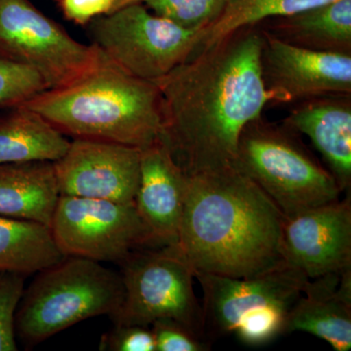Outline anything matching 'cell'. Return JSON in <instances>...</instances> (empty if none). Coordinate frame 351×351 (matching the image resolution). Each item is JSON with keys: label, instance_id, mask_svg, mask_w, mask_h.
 Listing matches in <instances>:
<instances>
[{"label": "cell", "instance_id": "1", "mask_svg": "<svg viewBox=\"0 0 351 351\" xmlns=\"http://www.w3.org/2000/svg\"><path fill=\"white\" fill-rule=\"evenodd\" d=\"M263 46L260 27H245L154 82L162 101V142L186 175L234 164L240 134L269 103Z\"/></svg>", "mask_w": 351, "mask_h": 351}, {"label": "cell", "instance_id": "2", "mask_svg": "<svg viewBox=\"0 0 351 351\" xmlns=\"http://www.w3.org/2000/svg\"><path fill=\"white\" fill-rule=\"evenodd\" d=\"M285 217L234 165L188 176L177 247L195 272L250 278L285 265Z\"/></svg>", "mask_w": 351, "mask_h": 351}, {"label": "cell", "instance_id": "3", "mask_svg": "<svg viewBox=\"0 0 351 351\" xmlns=\"http://www.w3.org/2000/svg\"><path fill=\"white\" fill-rule=\"evenodd\" d=\"M100 52L98 63L82 78L23 106L75 138L140 149L162 141V101L156 83L134 77Z\"/></svg>", "mask_w": 351, "mask_h": 351}, {"label": "cell", "instance_id": "4", "mask_svg": "<svg viewBox=\"0 0 351 351\" xmlns=\"http://www.w3.org/2000/svg\"><path fill=\"white\" fill-rule=\"evenodd\" d=\"M233 165L269 196L285 219L339 200L343 193L299 133L263 117L244 127Z\"/></svg>", "mask_w": 351, "mask_h": 351}, {"label": "cell", "instance_id": "5", "mask_svg": "<svg viewBox=\"0 0 351 351\" xmlns=\"http://www.w3.org/2000/svg\"><path fill=\"white\" fill-rule=\"evenodd\" d=\"M121 276L89 258L66 257L38 272L16 313V335L29 346L89 318L112 317L123 301Z\"/></svg>", "mask_w": 351, "mask_h": 351}, {"label": "cell", "instance_id": "6", "mask_svg": "<svg viewBox=\"0 0 351 351\" xmlns=\"http://www.w3.org/2000/svg\"><path fill=\"white\" fill-rule=\"evenodd\" d=\"M121 263L124 295L112 316L114 324L149 327L171 318L205 338L202 306L193 288L195 270L175 245L138 249Z\"/></svg>", "mask_w": 351, "mask_h": 351}, {"label": "cell", "instance_id": "7", "mask_svg": "<svg viewBox=\"0 0 351 351\" xmlns=\"http://www.w3.org/2000/svg\"><path fill=\"white\" fill-rule=\"evenodd\" d=\"M96 45L125 73L154 82L193 54L198 32L149 12L142 2L89 23Z\"/></svg>", "mask_w": 351, "mask_h": 351}, {"label": "cell", "instance_id": "8", "mask_svg": "<svg viewBox=\"0 0 351 351\" xmlns=\"http://www.w3.org/2000/svg\"><path fill=\"white\" fill-rule=\"evenodd\" d=\"M0 51L36 71L47 90L82 78L101 54L93 43L69 36L29 0H0Z\"/></svg>", "mask_w": 351, "mask_h": 351}, {"label": "cell", "instance_id": "9", "mask_svg": "<svg viewBox=\"0 0 351 351\" xmlns=\"http://www.w3.org/2000/svg\"><path fill=\"white\" fill-rule=\"evenodd\" d=\"M51 232L66 257L121 263L154 245L135 204L60 195Z\"/></svg>", "mask_w": 351, "mask_h": 351}, {"label": "cell", "instance_id": "10", "mask_svg": "<svg viewBox=\"0 0 351 351\" xmlns=\"http://www.w3.org/2000/svg\"><path fill=\"white\" fill-rule=\"evenodd\" d=\"M195 278L203 291V329L210 343L234 334L240 321L258 309L274 306L291 308L308 280L288 263L250 278L203 272H195Z\"/></svg>", "mask_w": 351, "mask_h": 351}, {"label": "cell", "instance_id": "11", "mask_svg": "<svg viewBox=\"0 0 351 351\" xmlns=\"http://www.w3.org/2000/svg\"><path fill=\"white\" fill-rule=\"evenodd\" d=\"M262 31V73L269 103L351 95V54L298 47Z\"/></svg>", "mask_w": 351, "mask_h": 351}, {"label": "cell", "instance_id": "12", "mask_svg": "<svg viewBox=\"0 0 351 351\" xmlns=\"http://www.w3.org/2000/svg\"><path fill=\"white\" fill-rule=\"evenodd\" d=\"M141 149L107 141L75 138L53 162L60 195L135 204Z\"/></svg>", "mask_w": 351, "mask_h": 351}, {"label": "cell", "instance_id": "13", "mask_svg": "<svg viewBox=\"0 0 351 351\" xmlns=\"http://www.w3.org/2000/svg\"><path fill=\"white\" fill-rule=\"evenodd\" d=\"M282 244L286 263L308 279L350 269V195L285 219Z\"/></svg>", "mask_w": 351, "mask_h": 351}, {"label": "cell", "instance_id": "14", "mask_svg": "<svg viewBox=\"0 0 351 351\" xmlns=\"http://www.w3.org/2000/svg\"><path fill=\"white\" fill-rule=\"evenodd\" d=\"M188 175L162 141L141 149L135 207L156 246L177 242Z\"/></svg>", "mask_w": 351, "mask_h": 351}, {"label": "cell", "instance_id": "15", "mask_svg": "<svg viewBox=\"0 0 351 351\" xmlns=\"http://www.w3.org/2000/svg\"><path fill=\"white\" fill-rule=\"evenodd\" d=\"M282 124L311 138L341 191L350 193L351 95H326L294 104Z\"/></svg>", "mask_w": 351, "mask_h": 351}, {"label": "cell", "instance_id": "16", "mask_svg": "<svg viewBox=\"0 0 351 351\" xmlns=\"http://www.w3.org/2000/svg\"><path fill=\"white\" fill-rule=\"evenodd\" d=\"M309 332L336 351L351 348V269L308 279L289 311L286 331Z\"/></svg>", "mask_w": 351, "mask_h": 351}, {"label": "cell", "instance_id": "17", "mask_svg": "<svg viewBox=\"0 0 351 351\" xmlns=\"http://www.w3.org/2000/svg\"><path fill=\"white\" fill-rule=\"evenodd\" d=\"M257 25L298 47L351 54V0H335Z\"/></svg>", "mask_w": 351, "mask_h": 351}, {"label": "cell", "instance_id": "18", "mask_svg": "<svg viewBox=\"0 0 351 351\" xmlns=\"http://www.w3.org/2000/svg\"><path fill=\"white\" fill-rule=\"evenodd\" d=\"M60 197L50 161L0 165V216L51 226Z\"/></svg>", "mask_w": 351, "mask_h": 351}, {"label": "cell", "instance_id": "19", "mask_svg": "<svg viewBox=\"0 0 351 351\" xmlns=\"http://www.w3.org/2000/svg\"><path fill=\"white\" fill-rule=\"evenodd\" d=\"M69 144L63 133L25 106L0 114V165L54 162L66 154Z\"/></svg>", "mask_w": 351, "mask_h": 351}, {"label": "cell", "instance_id": "20", "mask_svg": "<svg viewBox=\"0 0 351 351\" xmlns=\"http://www.w3.org/2000/svg\"><path fill=\"white\" fill-rule=\"evenodd\" d=\"M64 258L49 226L0 216V272L29 276Z\"/></svg>", "mask_w": 351, "mask_h": 351}, {"label": "cell", "instance_id": "21", "mask_svg": "<svg viewBox=\"0 0 351 351\" xmlns=\"http://www.w3.org/2000/svg\"><path fill=\"white\" fill-rule=\"evenodd\" d=\"M332 1L335 0H228L218 19L198 32L195 50L189 58L239 29L255 27L270 18L292 15Z\"/></svg>", "mask_w": 351, "mask_h": 351}, {"label": "cell", "instance_id": "22", "mask_svg": "<svg viewBox=\"0 0 351 351\" xmlns=\"http://www.w3.org/2000/svg\"><path fill=\"white\" fill-rule=\"evenodd\" d=\"M47 90L36 71L0 51V110H9Z\"/></svg>", "mask_w": 351, "mask_h": 351}, {"label": "cell", "instance_id": "23", "mask_svg": "<svg viewBox=\"0 0 351 351\" xmlns=\"http://www.w3.org/2000/svg\"><path fill=\"white\" fill-rule=\"evenodd\" d=\"M157 16L189 29L201 31L218 19L228 0H142Z\"/></svg>", "mask_w": 351, "mask_h": 351}, {"label": "cell", "instance_id": "24", "mask_svg": "<svg viewBox=\"0 0 351 351\" xmlns=\"http://www.w3.org/2000/svg\"><path fill=\"white\" fill-rule=\"evenodd\" d=\"M291 308L274 306L258 309L240 321L234 334L247 345L261 346L269 343L285 334Z\"/></svg>", "mask_w": 351, "mask_h": 351}, {"label": "cell", "instance_id": "25", "mask_svg": "<svg viewBox=\"0 0 351 351\" xmlns=\"http://www.w3.org/2000/svg\"><path fill=\"white\" fill-rule=\"evenodd\" d=\"M24 291V276L0 272V351L18 350L16 313Z\"/></svg>", "mask_w": 351, "mask_h": 351}, {"label": "cell", "instance_id": "26", "mask_svg": "<svg viewBox=\"0 0 351 351\" xmlns=\"http://www.w3.org/2000/svg\"><path fill=\"white\" fill-rule=\"evenodd\" d=\"M156 351H206L211 343L186 325L171 318L152 323Z\"/></svg>", "mask_w": 351, "mask_h": 351}, {"label": "cell", "instance_id": "27", "mask_svg": "<svg viewBox=\"0 0 351 351\" xmlns=\"http://www.w3.org/2000/svg\"><path fill=\"white\" fill-rule=\"evenodd\" d=\"M99 350L101 351H156L152 330L134 324H114L101 336Z\"/></svg>", "mask_w": 351, "mask_h": 351}, {"label": "cell", "instance_id": "28", "mask_svg": "<svg viewBox=\"0 0 351 351\" xmlns=\"http://www.w3.org/2000/svg\"><path fill=\"white\" fill-rule=\"evenodd\" d=\"M66 19L77 25L112 12L114 0H58Z\"/></svg>", "mask_w": 351, "mask_h": 351}, {"label": "cell", "instance_id": "29", "mask_svg": "<svg viewBox=\"0 0 351 351\" xmlns=\"http://www.w3.org/2000/svg\"><path fill=\"white\" fill-rule=\"evenodd\" d=\"M141 1H142V0H114L112 12L119 10V9L123 8V7L131 5V4L134 3H138V2Z\"/></svg>", "mask_w": 351, "mask_h": 351}]
</instances>
